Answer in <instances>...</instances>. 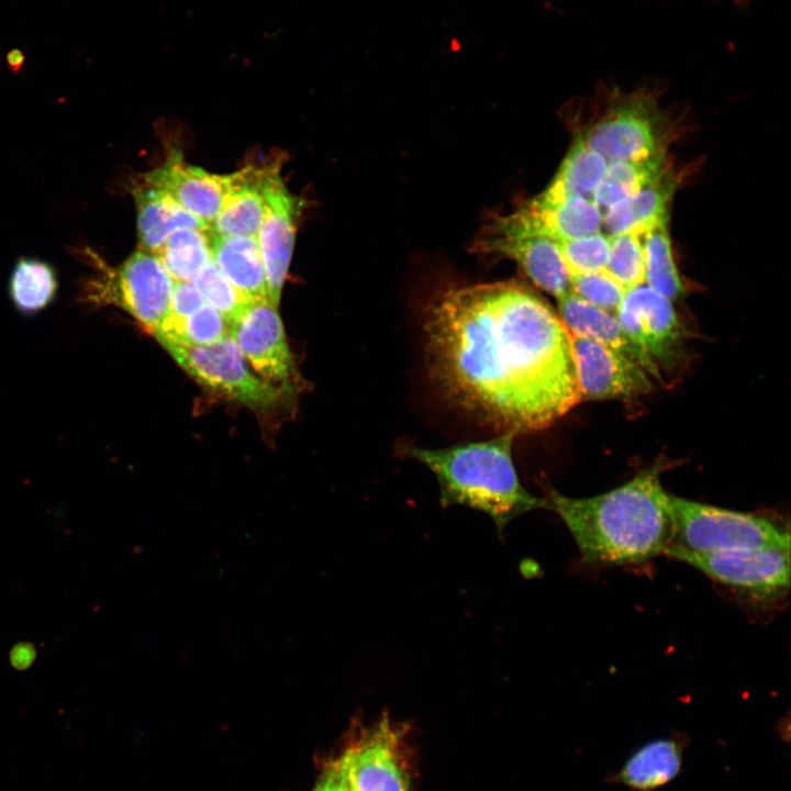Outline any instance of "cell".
Returning a JSON list of instances; mask_svg holds the SVG:
<instances>
[{"label": "cell", "mask_w": 791, "mask_h": 791, "mask_svg": "<svg viewBox=\"0 0 791 791\" xmlns=\"http://www.w3.org/2000/svg\"><path fill=\"white\" fill-rule=\"evenodd\" d=\"M571 291L584 302L616 313L625 290L605 269L571 277Z\"/></svg>", "instance_id": "obj_32"}, {"label": "cell", "mask_w": 791, "mask_h": 791, "mask_svg": "<svg viewBox=\"0 0 791 791\" xmlns=\"http://www.w3.org/2000/svg\"><path fill=\"white\" fill-rule=\"evenodd\" d=\"M140 249L157 254L168 236L181 229L210 231L168 193L142 180L133 189Z\"/></svg>", "instance_id": "obj_18"}, {"label": "cell", "mask_w": 791, "mask_h": 791, "mask_svg": "<svg viewBox=\"0 0 791 791\" xmlns=\"http://www.w3.org/2000/svg\"><path fill=\"white\" fill-rule=\"evenodd\" d=\"M666 554L761 602L781 600L790 588V547L706 554L668 548Z\"/></svg>", "instance_id": "obj_8"}, {"label": "cell", "mask_w": 791, "mask_h": 791, "mask_svg": "<svg viewBox=\"0 0 791 791\" xmlns=\"http://www.w3.org/2000/svg\"><path fill=\"white\" fill-rule=\"evenodd\" d=\"M472 248L476 253L514 260L538 288L556 299L571 292V275L559 242L542 229L525 207L491 219L477 235Z\"/></svg>", "instance_id": "obj_5"}, {"label": "cell", "mask_w": 791, "mask_h": 791, "mask_svg": "<svg viewBox=\"0 0 791 791\" xmlns=\"http://www.w3.org/2000/svg\"><path fill=\"white\" fill-rule=\"evenodd\" d=\"M682 765L681 745L673 738H656L637 748L616 779L637 791H651L670 782Z\"/></svg>", "instance_id": "obj_22"}, {"label": "cell", "mask_w": 791, "mask_h": 791, "mask_svg": "<svg viewBox=\"0 0 791 791\" xmlns=\"http://www.w3.org/2000/svg\"><path fill=\"white\" fill-rule=\"evenodd\" d=\"M7 62L11 69L18 70L24 62V54L20 49H12L7 54Z\"/></svg>", "instance_id": "obj_36"}, {"label": "cell", "mask_w": 791, "mask_h": 791, "mask_svg": "<svg viewBox=\"0 0 791 791\" xmlns=\"http://www.w3.org/2000/svg\"><path fill=\"white\" fill-rule=\"evenodd\" d=\"M211 259L229 281L250 300L267 298L266 274L256 236L210 232Z\"/></svg>", "instance_id": "obj_20"}, {"label": "cell", "mask_w": 791, "mask_h": 791, "mask_svg": "<svg viewBox=\"0 0 791 791\" xmlns=\"http://www.w3.org/2000/svg\"><path fill=\"white\" fill-rule=\"evenodd\" d=\"M230 336L261 379L290 390L297 372L278 307L267 298L252 300L230 325Z\"/></svg>", "instance_id": "obj_9"}, {"label": "cell", "mask_w": 791, "mask_h": 791, "mask_svg": "<svg viewBox=\"0 0 791 791\" xmlns=\"http://www.w3.org/2000/svg\"><path fill=\"white\" fill-rule=\"evenodd\" d=\"M608 161L590 149L579 136L544 193L550 197L589 199L601 182Z\"/></svg>", "instance_id": "obj_24"}, {"label": "cell", "mask_w": 791, "mask_h": 791, "mask_svg": "<svg viewBox=\"0 0 791 791\" xmlns=\"http://www.w3.org/2000/svg\"><path fill=\"white\" fill-rule=\"evenodd\" d=\"M616 317L626 336L658 367L676 360L681 327L669 299L643 283L625 292Z\"/></svg>", "instance_id": "obj_13"}, {"label": "cell", "mask_w": 791, "mask_h": 791, "mask_svg": "<svg viewBox=\"0 0 791 791\" xmlns=\"http://www.w3.org/2000/svg\"><path fill=\"white\" fill-rule=\"evenodd\" d=\"M581 400H635L653 389L651 377L635 360L599 342L572 335Z\"/></svg>", "instance_id": "obj_12"}, {"label": "cell", "mask_w": 791, "mask_h": 791, "mask_svg": "<svg viewBox=\"0 0 791 791\" xmlns=\"http://www.w3.org/2000/svg\"><path fill=\"white\" fill-rule=\"evenodd\" d=\"M280 160L265 165V215L257 234L267 283V300L278 307L294 246L299 201L286 188Z\"/></svg>", "instance_id": "obj_11"}, {"label": "cell", "mask_w": 791, "mask_h": 791, "mask_svg": "<svg viewBox=\"0 0 791 791\" xmlns=\"http://www.w3.org/2000/svg\"><path fill=\"white\" fill-rule=\"evenodd\" d=\"M571 277L605 269L610 255V235L597 232L578 238L558 241Z\"/></svg>", "instance_id": "obj_31"}, {"label": "cell", "mask_w": 791, "mask_h": 791, "mask_svg": "<svg viewBox=\"0 0 791 791\" xmlns=\"http://www.w3.org/2000/svg\"><path fill=\"white\" fill-rule=\"evenodd\" d=\"M675 534L669 548L688 553L790 547V533L772 519L669 495Z\"/></svg>", "instance_id": "obj_4"}, {"label": "cell", "mask_w": 791, "mask_h": 791, "mask_svg": "<svg viewBox=\"0 0 791 791\" xmlns=\"http://www.w3.org/2000/svg\"><path fill=\"white\" fill-rule=\"evenodd\" d=\"M542 229L557 241L600 232L603 213L583 197H550L544 192L524 205Z\"/></svg>", "instance_id": "obj_21"}, {"label": "cell", "mask_w": 791, "mask_h": 791, "mask_svg": "<svg viewBox=\"0 0 791 791\" xmlns=\"http://www.w3.org/2000/svg\"><path fill=\"white\" fill-rule=\"evenodd\" d=\"M660 470L661 465H655L590 498L548 492V509L565 523L584 561L634 565L666 554L672 544L675 519Z\"/></svg>", "instance_id": "obj_2"}, {"label": "cell", "mask_w": 791, "mask_h": 791, "mask_svg": "<svg viewBox=\"0 0 791 791\" xmlns=\"http://www.w3.org/2000/svg\"><path fill=\"white\" fill-rule=\"evenodd\" d=\"M265 165L227 175L220 211L210 227L216 235L256 236L265 215Z\"/></svg>", "instance_id": "obj_16"}, {"label": "cell", "mask_w": 791, "mask_h": 791, "mask_svg": "<svg viewBox=\"0 0 791 791\" xmlns=\"http://www.w3.org/2000/svg\"><path fill=\"white\" fill-rule=\"evenodd\" d=\"M606 272L627 291L645 281L643 242L638 235L610 236V255Z\"/></svg>", "instance_id": "obj_30"}, {"label": "cell", "mask_w": 791, "mask_h": 791, "mask_svg": "<svg viewBox=\"0 0 791 791\" xmlns=\"http://www.w3.org/2000/svg\"><path fill=\"white\" fill-rule=\"evenodd\" d=\"M675 188L676 182L671 175L664 170L636 193L610 205L603 214V224L610 236H640L667 222V207Z\"/></svg>", "instance_id": "obj_19"}, {"label": "cell", "mask_w": 791, "mask_h": 791, "mask_svg": "<svg viewBox=\"0 0 791 791\" xmlns=\"http://www.w3.org/2000/svg\"><path fill=\"white\" fill-rule=\"evenodd\" d=\"M226 336H230V324L219 311L205 302L183 319L168 317L155 337L158 343L170 342L199 347L214 344Z\"/></svg>", "instance_id": "obj_28"}, {"label": "cell", "mask_w": 791, "mask_h": 791, "mask_svg": "<svg viewBox=\"0 0 791 791\" xmlns=\"http://www.w3.org/2000/svg\"><path fill=\"white\" fill-rule=\"evenodd\" d=\"M348 777L339 758L327 766L312 791H347Z\"/></svg>", "instance_id": "obj_34"}, {"label": "cell", "mask_w": 791, "mask_h": 791, "mask_svg": "<svg viewBox=\"0 0 791 791\" xmlns=\"http://www.w3.org/2000/svg\"><path fill=\"white\" fill-rule=\"evenodd\" d=\"M557 300L558 315L572 335L606 345L637 361L651 378H660V368L626 336L614 313L584 302L572 291Z\"/></svg>", "instance_id": "obj_17"}, {"label": "cell", "mask_w": 791, "mask_h": 791, "mask_svg": "<svg viewBox=\"0 0 791 791\" xmlns=\"http://www.w3.org/2000/svg\"><path fill=\"white\" fill-rule=\"evenodd\" d=\"M192 283L204 301L219 311L230 325L252 301L229 281L212 259L197 275Z\"/></svg>", "instance_id": "obj_29"}, {"label": "cell", "mask_w": 791, "mask_h": 791, "mask_svg": "<svg viewBox=\"0 0 791 791\" xmlns=\"http://www.w3.org/2000/svg\"><path fill=\"white\" fill-rule=\"evenodd\" d=\"M432 376L467 413L515 435L550 426L581 400L571 333L514 280L456 288L425 322Z\"/></svg>", "instance_id": "obj_1"}, {"label": "cell", "mask_w": 791, "mask_h": 791, "mask_svg": "<svg viewBox=\"0 0 791 791\" xmlns=\"http://www.w3.org/2000/svg\"><path fill=\"white\" fill-rule=\"evenodd\" d=\"M96 264L99 274L87 299L122 308L156 336L170 314L175 283L158 256L138 248L118 267Z\"/></svg>", "instance_id": "obj_6"}, {"label": "cell", "mask_w": 791, "mask_h": 791, "mask_svg": "<svg viewBox=\"0 0 791 791\" xmlns=\"http://www.w3.org/2000/svg\"><path fill=\"white\" fill-rule=\"evenodd\" d=\"M143 181L168 193L211 227L222 204L227 175L211 174L189 165L174 152L163 166L144 175Z\"/></svg>", "instance_id": "obj_15"}, {"label": "cell", "mask_w": 791, "mask_h": 791, "mask_svg": "<svg viewBox=\"0 0 791 791\" xmlns=\"http://www.w3.org/2000/svg\"><path fill=\"white\" fill-rule=\"evenodd\" d=\"M664 153L640 159L611 161L592 196V201L602 211L636 193L664 171Z\"/></svg>", "instance_id": "obj_25"}, {"label": "cell", "mask_w": 791, "mask_h": 791, "mask_svg": "<svg viewBox=\"0 0 791 791\" xmlns=\"http://www.w3.org/2000/svg\"><path fill=\"white\" fill-rule=\"evenodd\" d=\"M515 436L500 433L438 449L412 447L408 455L434 474L443 508L466 505L484 512L501 535L513 519L548 509L547 500L530 493L519 479L512 456Z\"/></svg>", "instance_id": "obj_3"}, {"label": "cell", "mask_w": 791, "mask_h": 791, "mask_svg": "<svg viewBox=\"0 0 791 791\" xmlns=\"http://www.w3.org/2000/svg\"><path fill=\"white\" fill-rule=\"evenodd\" d=\"M160 345L198 383L221 397L257 411L271 410L282 400L283 390L253 372L231 336L199 347Z\"/></svg>", "instance_id": "obj_7"}, {"label": "cell", "mask_w": 791, "mask_h": 791, "mask_svg": "<svg viewBox=\"0 0 791 791\" xmlns=\"http://www.w3.org/2000/svg\"><path fill=\"white\" fill-rule=\"evenodd\" d=\"M36 648L31 642H19L9 651V660L12 668L18 671L29 669L36 659Z\"/></svg>", "instance_id": "obj_35"}, {"label": "cell", "mask_w": 791, "mask_h": 791, "mask_svg": "<svg viewBox=\"0 0 791 791\" xmlns=\"http://www.w3.org/2000/svg\"><path fill=\"white\" fill-rule=\"evenodd\" d=\"M156 255L175 282H192L211 260L210 231L196 229L175 231Z\"/></svg>", "instance_id": "obj_26"}, {"label": "cell", "mask_w": 791, "mask_h": 791, "mask_svg": "<svg viewBox=\"0 0 791 791\" xmlns=\"http://www.w3.org/2000/svg\"><path fill=\"white\" fill-rule=\"evenodd\" d=\"M57 290V276L49 264L30 257L16 261L9 280V297L19 312L31 315L44 310Z\"/></svg>", "instance_id": "obj_23"}, {"label": "cell", "mask_w": 791, "mask_h": 791, "mask_svg": "<svg viewBox=\"0 0 791 791\" xmlns=\"http://www.w3.org/2000/svg\"><path fill=\"white\" fill-rule=\"evenodd\" d=\"M402 734L385 714L345 751L341 758L356 791H409Z\"/></svg>", "instance_id": "obj_14"}, {"label": "cell", "mask_w": 791, "mask_h": 791, "mask_svg": "<svg viewBox=\"0 0 791 791\" xmlns=\"http://www.w3.org/2000/svg\"><path fill=\"white\" fill-rule=\"evenodd\" d=\"M580 137L609 163L664 153L657 112L640 97L613 107Z\"/></svg>", "instance_id": "obj_10"}, {"label": "cell", "mask_w": 791, "mask_h": 791, "mask_svg": "<svg viewBox=\"0 0 791 791\" xmlns=\"http://www.w3.org/2000/svg\"><path fill=\"white\" fill-rule=\"evenodd\" d=\"M644 236L645 281L670 301L677 300L683 293V286L673 261L667 222Z\"/></svg>", "instance_id": "obj_27"}, {"label": "cell", "mask_w": 791, "mask_h": 791, "mask_svg": "<svg viewBox=\"0 0 791 791\" xmlns=\"http://www.w3.org/2000/svg\"><path fill=\"white\" fill-rule=\"evenodd\" d=\"M205 303L203 297L192 282L176 281L174 283L170 314L168 317L183 319Z\"/></svg>", "instance_id": "obj_33"}, {"label": "cell", "mask_w": 791, "mask_h": 791, "mask_svg": "<svg viewBox=\"0 0 791 791\" xmlns=\"http://www.w3.org/2000/svg\"><path fill=\"white\" fill-rule=\"evenodd\" d=\"M347 791H356L355 788L353 787V784L350 783L349 779H348V784H347Z\"/></svg>", "instance_id": "obj_37"}]
</instances>
